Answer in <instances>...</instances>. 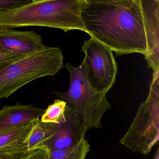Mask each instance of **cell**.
<instances>
[{"instance_id": "cell-1", "label": "cell", "mask_w": 159, "mask_h": 159, "mask_svg": "<svg viewBox=\"0 0 159 159\" xmlns=\"http://www.w3.org/2000/svg\"><path fill=\"white\" fill-rule=\"evenodd\" d=\"M81 18L85 32L117 56L140 53L149 62L148 40L138 0L88 4Z\"/></svg>"}, {"instance_id": "cell-2", "label": "cell", "mask_w": 159, "mask_h": 159, "mask_svg": "<svg viewBox=\"0 0 159 159\" xmlns=\"http://www.w3.org/2000/svg\"><path fill=\"white\" fill-rule=\"evenodd\" d=\"M84 0H35L25 6L0 13V29L41 26L85 32L81 18Z\"/></svg>"}, {"instance_id": "cell-3", "label": "cell", "mask_w": 159, "mask_h": 159, "mask_svg": "<svg viewBox=\"0 0 159 159\" xmlns=\"http://www.w3.org/2000/svg\"><path fill=\"white\" fill-rule=\"evenodd\" d=\"M62 51L46 46L25 57L0 66V99L7 98L33 80L54 76L63 67Z\"/></svg>"}, {"instance_id": "cell-4", "label": "cell", "mask_w": 159, "mask_h": 159, "mask_svg": "<svg viewBox=\"0 0 159 159\" xmlns=\"http://www.w3.org/2000/svg\"><path fill=\"white\" fill-rule=\"evenodd\" d=\"M70 74L69 89L64 93L53 92L72 111L78 115L88 130L100 129L103 116L111 108L105 95L95 91L89 83L86 75L84 60L78 67L66 63Z\"/></svg>"}, {"instance_id": "cell-5", "label": "cell", "mask_w": 159, "mask_h": 159, "mask_svg": "<svg viewBox=\"0 0 159 159\" xmlns=\"http://www.w3.org/2000/svg\"><path fill=\"white\" fill-rule=\"evenodd\" d=\"M159 140V71L153 73L149 94L120 143L134 152L150 153Z\"/></svg>"}, {"instance_id": "cell-6", "label": "cell", "mask_w": 159, "mask_h": 159, "mask_svg": "<svg viewBox=\"0 0 159 159\" xmlns=\"http://www.w3.org/2000/svg\"><path fill=\"white\" fill-rule=\"evenodd\" d=\"M81 48L86 55L85 70L90 85L97 92L106 94L115 83L118 72L113 51L91 36Z\"/></svg>"}, {"instance_id": "cell-7", "label": "cell", "mask_w": 159, "mask_h": 159, "mask_svg": "<svg viewBox=\"0 0 159 159\" xmlns=\"http://www.w3.org/2000/svg\"><path fill=\"white\" fill-rule=\"evenodd\" d=\"M65 119L55 123L54 134L42 146L49 150L63 149L77 144L85 138L88 130L77 114L67 106L64 111Z\"/></svg>"}, {"instance_id": "cell-8", "label": "cell", "mask_w": 159, "mask_h": 159, "mask_svg": "<svg viewBox=\"0 0 159 159\" xmlns=\"http://www.w3.org/2000/svg\"><path fill=\"white\" fill-rule=\"evenodd\" d=\"M143 14L150 51L147 63L153 73L159 71V0H138Z\"/></svg>"}, {"instance_id": "cell-9", "label": "cell", "mask_w": 159, "mask_h": 159, "mask_svg": "<svg viewBox=\"0 0 159 159\" xmlns=\"http://www.w3.org/2000/svg\"><path fill=\"white\" fill-rule=\"evenodd\" d=\"M0 44L5 48L25 55L43 49L42 37L35 31H16L11 29H0Z\"/></svg>"}, {"instance_id": "cell-10", "label": "cell", "mask_w": 159, "mask_h": 159, "mask_svg": "<svg viewBox=\"0 0 159 159\" xmlns=\"http://www.w3.org/2000/svg\"><path fill=\"white\" fill-rule=\"evenodd\" d=\"M44 112L34 105H22L20 102L4 106L0 110V131L40 119Z\"/></svg>"}, {"instance_id": "cell-11", "label": "cell", "mask_w": 159, "mask_h": 159, "mask_svg": "<svg viewBox=\"0 0 159 159\" xmlns=\"http://www.w3.org/2000/svg\"><path fill=\"white\" fill-rule=\"evenodd\" d=\"M55 131V123H47L38 119L29 136L26 139L28 151L39 147L53 135Z\"/></svg>"}, {"instance_id": "cell-12", "label": "cell", "mask_w": 159, "mask_h": 159, "mask_svg": "<svg viewBox=\"0 0 159 159\" xmlns=\"http://www.w3.org/2000/svg\"><path fill=\"white\" fill-rule=\"evenodd\" d=\"M37 119L0 131V148L16 142H25Z\"/></svg>"}, {"instance_id": "cell-13", "label": "cell", "mask_w": 159, "mask_h": 159, "mask_svg": "<svg viewBox=\"0 0 159 159\" xmlns=\"http://www.w3.org/2000/svg\"><path fill=\"white\" fill-rule=\"evenodd\" d=\"M90 150V146L84 138L77 144L65 149H48V159H86Z\"/></svg>"}, {"instance_id": "cell-14", "label": "cell", "mask_w": 159, "mask_h": 159, "mask_svg": "<svg viewBox=\"0 0 159 159\" xmlns=\"http://www.w3.org/2000/svg\"><path fill=\"white\" fill-rule=\"evenodd\" d=\"M67 107V103L63 100H57L52 104L49 105L45 110L41 117L43 122L58 123L65 119L64 111Z\"/></svg>"}, {"instance_id": "cell-15", "label": "cell", "mask_w": 159, "mask_h": 159, "mask_svg": "<svg viewBox=\"0 0 159 159\" xmlns=\"http://www.w3.org/2000/svg\"><path fill=\"white\" fill-rule=\"evenodd\" d=\"M28 152L26 141L16 142L0 148V159H22Z\"/></svg>"}, {"instance_id": "cell-16", "label": "cell", "mask_w": 159, "mask_h": 159, "mask_svg": "<svg viewBox=\"0 0 159 159\" xmlns=\"http://www.w3.org/2000/svg\"><path fill=\"white\" fill-rule=\"evenodd\" d=\"M27 56L8 50L0 44V66L17 61Z\"/></svg>"}, {"instance_id": "cell-17", "label": "cell", "mask_w": 159, "mask_h": 159, "mask_svg": "<svg viewBox=\"0 0 159 159\" xmlns=\"http://www.w3.org/2000/svg\"><path fill=\"white\" fill-rule=\"evenodd\" d=\"M35 0H0V13L15 10L33 2Z\"/></svg>"}, {"instance_id": "cell-18", "label": "cell", "mask_w": 159, "mask_h": 159, "mask_svg": "<svg viewBox=\"0 0 159 159\" xmlns=\"http://www.w3.org/2000/svg\"><path fill=\"white\" fill-rule=\"evenodd\" d=\"M48 149L44 146L39 147L29 151L22 159H48Z\"/></svg>"}, {"instance_id": "cell-19", "label": "cell", "mask_w": 159, "mask_h": 159, "mask_svg": "<svg viewBox=\"0 0 159 159\" xmlns=\"http://www.w3.org/2000/svg\"><path fill=\"white\" fill-rule=\"evenodd\" d=\"M88 4H105L117 2L128 0H84Z\"/></svg>"}, {"instance_id": "cell-20", "label": "cell", "mask_w": 159, "mask_h": 159, "mask_svg": "<svg viewBox=\"0 0 159 159\" xmlns=\"http://www.w3.org/2000/svg\"><path fill=\"white\" fill-rule=\"evenodd\" d=\"M153 159H159V148H157V153L155 155V157H154Z\"/></svg>"}]
</instances>
